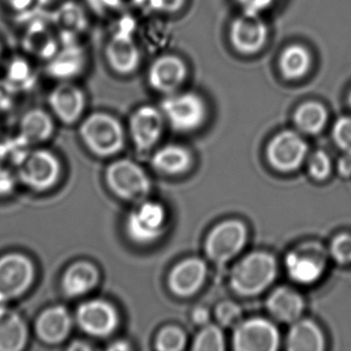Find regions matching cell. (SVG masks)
<instances>
[{
  "mask_svg": "<svg viewBox=\"0 0 351 351\" xmlns=\"http://www.w3.org/2000/svg\"><path fill=\"white\" fill-rule=\"evenodd\" d=\"M207 267L202 260L191 258L174 267L168 279L170 289L180 297L194 295L206 278Z\"/></svg>",
  "mask_w": 351,
  "mask_h": 351,
  "instance_id": "44dd1931",
  "label": "cell"
},
{
  "mask_svg": "<svg viewBox=\"0 0 351 351\" xmlns=\"http://www.w3.org/2000/svg\"><path fill=\"white\" fill-rule=\"evenodd\" d=\"M338 171L344 178L351 176V155L345 154L338 161Z\"/></svg>",
  "mask_w": 351,
  "mask_h": 351,
  "instance_id": "ee69618b",
  "label": "cell"
},
{
  "mask_svg": "<svg viewBox=\"0 0 351 351\" xmlns=\"http://www.w3.org/2000/svg\"><path fill=\"white\" fill-rule=\"evenodd\" d=\"M73 328V317L67 308L52 306L36 318V332L38 339L49 345L60 344L69 338Z\"/></svg>",
  "mask_w": 351,
  "mask_h": 351,
  "instance_id": "d6986e66",
  "label": "cell"
},
{
  "mask_svg": "<svg viewBox=\"0 0 351 351\" xmlns=\"http://www.w3.org/2000/svg\"><path fill=\"white\" fill-rule=\"evenodd\" d=\"M69 350L77 351V350H92L93 347L91 345L88 344L87 342H84V341H75V342L71 343L69 345Z\"/></svg>",
  "mask_w": 351,
  "mask_h": 351,
  "instance_id": "bcb514c9",
  "label": "cell"
},
{
  "mask_svg": "<svg viewBox=\"0 0 351 351\" xmlns=\"http://www.w3.org/2000/svg\"><path fill=\"white\" fill-rule=\"evenodd\" d=\"M217 317L221 326L233 328L242 322L241 308L233 302H223L217 306Z\"/></svg>",
  "mask_w": 351,
  "mask_h": 351,
  "instance_id": "d590c367",
  "label": "cell"
},
{
  "mask_svg": "<svg viewBox=\"0 0 351 351\" xmlns=\"http://www.w3.org/2000/svg\"><path fill=\"white\" fill-rule=\"evenodd\" d=\"M1 55H3V49H1V45H0V59H1Z\"/></svg>",
  "mask_w": 351,
  "mask_h": 351,
  "instance_id": "816d5d0a",
  "label": "cell"
},
{
  "mask_svg": "<svg viewBox=\"0 0 351 351\" xmlns=\"http://www.w3.org/2000/svg\"><path fill=\"white\" fill-rule=\"evenodd\" d=\"M347 99H348V104H349V106H350V108H351V89H350V91H349L348 98H347Z\"/></svg>",
  "mask_w": 351,
  "mask_h": 351,
  "instance_id": "f907efd6",
  "label": "cell"
},
{
  "mask_svg": "<svg viewBox=\"0 0 351 351\" xmlns=\"http://www.w3.org/2000/svg\"><path fill=\"white\" fill-rule=\"evenodd\" d=\"M326 254L318 244L309 243L287 254L285 267L289 277L302 285H311L322 277Z\"/></svg>",
  "mask_w": 351,
  "mask_h": 351,
  "instance_id": "4fadbf2b",
  "label": "cell"
},
{
  "mask_svg": "<svg viewBox=\"0 0 351 351\" xmlns=\"http://www.w3.org/2000/svg\"><path fill=\"white\" fill-rule=\"evenodd\" d=\"M5 79L18 90V92H21L32 87L36 77L32 64L26 59L15 57L8 64Z\"/></svg>",
  "mask_w": 351,
  "mask_h": 351,
  "instance_id": "4dcf8cb0",
  "label": "cell"
},
{
  "mask_svg": "<svg viewBox=\"0 0 351 351\" xmlns=\"http://www.w3.org/2000/svg\"><path fill=\"white\" fill-rule=\"evenodd\" d=\"M186 0H147V5L153 11L162 14H174L182 9Z\"/></svg>",
  "mask_w": 351,
  "mask_h": 351,
  "instance_id": "ab89813d",
  "label": "cell"
},
{
  "mask_svg": "<svg viewBox=\"0 0 351 351\" xmlns=\"http://www.w3.org/2000/svg\"><path fill=\"white\" fill-rule=\"evenodd\" d=\"M332 139L339 149L351 155V116H343L337 119L332 126Z\"/></svg>",
  "mask_w": 351,
  "mask_h": 351,
  "instance_id": "836d02e7",
  "label": "cell"
},
{
  "mask_svg": "<svg viewBox=\"0 0 351 351\" xmlns=\"http://www.w3.org/2000/svg\"><path fill=\"white\" fill-rule=\"evenodd\" d=\"M36 267L29 256L9 252L0 256V301L8 302L23 295L32 287Z\"/></svg>",
  "mask_w": 351,
  "mask_h": 351,
  "instance_id": "5b68a950",
  "label": "cell"
},
{
  "mask_svg": "<svg viewBox=\"0 0 351 351\" xmlns=\"http://www.w3.org/2000/svg\"><path fill=\"white\" fill-rule=\"evenodd\" d=\"M104 56L110 69L121 77L133 75L141 62L138 45L133 38L132 26L121 27L108 38Z\"/></svg>",
  "mask_w": 351,
  "mask_h": 351,
  "instance_id": "9c48e42d",
  "label": "cell"
},
{
  "mask_svg": "<svg viewBox=\"0 0 351 351\" xmlns=\"http://www.w3.org/2000/svg\"><path fill=\"white\" fill-rule=\"evenodd\" d=\"M5 160H7V149L5 143H0V167Z\"/></svg>",
  "mask_w": 351,
  "mask_h": 351,
  "instance_id": "681fc988",
  "label": "cell"
},
{
  "mask_svg": "<svg viewBox=\"0 0 351 351\" xmlns=\"http://www.w3.org/2000/svg\"><path fill=\"white\" fill-rule=\"evenodd\" d=\"M279 343L276 326L263 318L244 320L234 330V348L238 351H275Z\"/></svg>",
  "mask_w": 351,
  "mask_h": 351,
  "instance_id": "30bf717a",
  "label": "cell"
},
{
  "mask_svg": "<svg viewBox=\"0 0 351 351\" xmlns=\"http://www.w3.org/2000/svg\"><path fill=\"white\" fill-rule=\"evenodd\" d=\"M108 189L119 198L141 202L151 190V182L145 170L128 159L118 160L106 171Z\"/></svg>",
  "mask_w": 351,
  "mask_h": 351,
  "instance_id": "277c9868",
  "label": "cell"
},
{
  "mask_svg": "<svg viewBox=\"0 0 351 351\" xmlns=\"http://www.w3.org/2000/svg\"><path fill=\"white\" fill-rule=\"evenodd\" d=\"M60 1L61 0H36V3L40 5V8H48L57 5V3H60Z\"/></svg>",
  "mask_w": 351,
  "mask_h": 351,
  "instance_id": "c3c4849f",
  "label": "cell"
},
{
  "mask_svg": "<svg viewBox=\"0 0 351 351\" xmlns=\"http://www.w3.org/2000/svg\"><path fill=\"white\" fill-rule=\"evenodd\" d=\"M75 320L81 330L90 336L106 338L118 328L119 314L110 302L94 299L79 306Z\"/></svg>",
  "mask_w": 351,
  "mask_h": 351,
  "instance_id": "7c38bea8",
  "label": "cell"
},
{
  "mask_svg": "<svg viewBox=\"0 0 351 351\" xmlns=\"http://www.w3.org/2000/svg\"><path fill=\"white\" fill-rule=\"evenodd\" d=\"M130 348V345L125 342V341H116V342L112 343V344L108 347L110 350H129Z\"/></svg>",
  "mask_w": 351,
  "mask_h": 351,
  "instance_id": "7dc6e473",
  "label": "cell"
},
{
  "mask_svg": "<svg viewBox=\"0 0 351 351\" xmlns=\"http://www.w3.org/2000/svg\"><path fill=\"white\" fill-rule=\"evenodd\" d=\"M22 46L28 54L46 61L50 60L60 49L58 38L42 21L30 24L24 32Z\"/></svg>",
  "mask_w": 351,
  "mask_h": 351,
  "instance_id": "cb8c5ba5",
  "label": "cell"
},
{
  "mask_svg": "<svg viewBox=\"0 0 351 351\" xmlns=\"http://www.w3.org/2000/svg\"><path fill=\"white\" fill-rule=\"evenodd\" d=\"M328 120V112L324 104L307 101L298 106L293 114V122L301 132L317 134L324 130Z\"/></svg>",
  "mask_w": 351,
  "mask_h": 351,
  "instance_id": "f1b7e54d",
  "label": "cell"
},
{
  "mask_svg": "<svg viewBox=\"0 0 351 351\" xmlns=\"http://www.w3.org/2000/svg\"><path fill=\"white\" fill-rule=\"evenodd\" d=\"M162 114L166 122L178 132L196 130L206 119L204 100L194 92H174L166 95L161 104Z\"/></svg>",
  "mask_w": 351,
  "mask_h": 351,
  "instance_id": "3957f363",
  "label": "cell"
},
{
  "mask_svg": "<svg viewBox=\"0 0 351 351\" xmlns=\"http://www.w3.org/2000/svg\"><path fill=\"white\" fill-rule=\"evenodd\" d=\"M19 92L5 77L0 79V112H5L15 106Z\"/></svg>",
  "mask_w": 351,
  "mask_h": 351,
  "instance_id": "f35d334b",
  "label": "cell"
},
{
  "mask_svg": "<svg viewBox=\"0 0 351 351\" xmlns=\"http://www.w3.org/2000/svg\"><path fill=\"white\" fill-rule=\"evenodd\" d=\"M164 119L161 110L155 106H143L131 114L129 131L131 138L138 151H149L161 137Z\"/></svg>",
  "mask_w": 351,
  "mask_h": 351,
  "instance_id": "e0dca14e",
  "label": "cell"
},
{
  "mask_svg": "<svg viewBox=\"0 0 351 351\" xmlns=\"http://www.w3.org/2000/svg\"><path fill=\"white\" fill-rule=\"evenodd\" d=\"M307 149V143L299 133L285 130L270 141L267 149V158L271 166L278 171H293L303 163Z\"/></svg>",
  "mask_w": 351,
  "mask_h": 351,
  "instance_id": "5bb4252c",
  "label": "cell"
},
{
  "mask_svg": "<svg viewBox=\"0 0 351 351\" xmlns=\"http://www.w3.org/2000/svg\"><path fill=\"white\" fill-rule=\"evenodd\" d=\"M225 349V338L219 326L206 324L197 335L193 344L195 351H221Z\"/></svg>",
  "mask_w": 351,
  "mask_h": 351,
  "instance_id": "1f68e13d",
  "label": "cell"
},
{
  "mask_svg": "<svg viewBox=\"0 0 351 351\" xmlns=\"http://www.w3.org/2000/svg\"><path fill=\"white\" fill-rule=\"evenodd\" d=\"M188 73V66L182 58L176 55H163L149 66L147 83L155 91L169 95L184 85Z\"/></svg>",
  "mask_w": 351,
  "mask_h": 351,
  "instance_id": "2e32d148",
  "label": "cell"
},
{
  "mask_svg": "<svg viewBox=\"0 0 351 351\" xmlns=\"http://www.w3.org/2000/svg\"><path fill=\"white\" fill-rule=\"evenodd\" d=\"M278 65L285 80L297 81L303 79L312 67L311 53L302 45H291L281 53Z\"/></svg>",
  "mask_w": 351,
  "mask_h": 351,
  "instance_id": "83f0119b",
  "label": "cell"
},
{
  "mask_svg": "<svg viewBox=\"0 0 351 351\" xmlns=\"http://www.w3.org/2000/svg\"><path fill=\"white\" fill-rule=\"evenodd\" d=\"M209 317H210V315H209L208 310L206 308H196L195 311L193 312V320L200 326H206L208 324Z\"/></svg>",
  "mask_w": 351,
  "mask_h": 351,
  "instance_id": "f6af8a7d",
  "label": "cell"
},
{
  "mask_svg": "<svg viewBox=\"0 0 351 351\" xmlns=\"http://www.w3.org/2000/svg\"><path fill=\"white\" fill-rule=\"evenodd\" d=\"M47 62V73L51 77L58 82L73 81L85 71L87 54L77 43L63 45Z\"/></svg>",
  "mask_w": 351,
  "mask_h": 351,
  "instance_id": "ffe728a7",
  "label": "cell"
},
{
  "mask_svg": "<svg viewBox=\"0 0 351 351\" xmlns=\"http://www.w3.org/2000/svg\"><path fill=\"white\" fill-rule=\"evenodd\" d=\"M324 348V337L317 324L311 320L293 322L287 336V349L291 351H320Z\"/></svg>",
  "mask_w": 351,
  "mask_h": 351,
  "instance_id": "4316f807",
  "label": "cell"
},
{
  "mask_svg": "<svg viewBox=\"0 0 351 351\" xmlns=\"http://www.w3.org/2000/svg\"><path fill=\"white\" fill-rule=\"evenodd\" d=\"M80 136L86 147L98 157H112L124 147V127L110 112H95L86 117L80 126Z\"/></svg>",
  "mask_w": 351,
  "mask_h": 351,
  "instance_id": "6da1fadb",
  "label": "cell"
},
{
  "mask_svg": "<svg viewBox=\"0 0 351 351\" xmlns=\"http://www.w3.org/2000/svg\"><path fill=\"white\" fill-rule=\"evenodd\" d=\"M310 176L316 180H324L332 171V162L326 152L317 151L308 161Z\"/></svg>",
  "mask_w": 351,
  "mask_h": 351,
  "instance_id": "e575fe53",
  "label": "cell"
},
{
  "mask_svg": "<svg viewBox=\"0 0 351 351\" xmlns=\"http://www.w3.org/2000/svg\"><path fill=\"white\" fill-rule=\"evenodd\" d=\"M246 240L245 225L240 221L229 219L211 230L205 242V250L213 262L223 265L241 252Z\"/></svg>",
  "mask_w": 351,
  "mask_h": 351,
  "instance_id": "ba28073f",
  "label": "cell"
},
{
  "mask_svg": "<svg viewBox=\"0 0 351 351\" xmlns=\"http://www.w3.org/2000/svg\"><path fill=\"white\" fill-rule=\"evenodd\" d=\"M152 165L158 171L167 174H178L186 171L191 165V156L184 147L167 145L154 155Z\"/></svg>",
  "mask_w": 351,
  "mask_h": 351,
  "instance_id": "f546056e",
  "label": "cell"
},
{
  "mask_svg": "<svg viewBox=\"0 0 351 351\" xmlns=\"http://www.w3.org/2000/svg\"><path fill=\"white\" fill-rule=\"evenodd\" d=\"M55 130L54 119L43 108H32L22 117L19 123L20 138L28 145L49 141Z\"/></svg>",
  "mask_w": 351,
  "mask_h": 351,
  "instance_id": "603a6c76",
  "label": "cell"
},
{
  "mask_svg": "<svg viewBox=\"0 0 351 351\" xmlns=\"http://www.w3.org/2000/svg\"><path fill=\"white\" fill-rule=\"evenodd\" d=\"M167 213L163 205L154 201H141L126 219V233L133 242L149 244L164 233Z\"/></svg>",
  "mask_w": 351,
  "mask_h": 351,
  "instance_id": "52a82bcc",
  "label": "cell"
},
{
  "mask_svg": "<svg viewBox=\"0 0 351 351\" xmlns=\"http://www.w3.org/2000/svg\"><path fill=\"white\" fill-rule=\"evenodd\" d=\"M100 280L99 269L89 261L73 263L63 273L61 287L69 298H79L93 291Z\"/></svg>",
  "mask_w": 351,
  "mask_h": 351,
  "instance_id": "7402d4cb",
  "label": "cell"
},
{
  "mask_svg": "<svg viewBox=\"0 0 351 351\" xmlns=\"http://www.w3.org/2000/svg\"><path fill=\"white\" fill-rule=\"evenodd\" d=\"M28 328L25 320L13 310H0V351H20L25 348Z\"/></svg>",
  "mask_w": 351,
  "mask_h": 351,
  "instance_id": "d4e9b609",
  "label": "cell"
},
{
  "mask_svg": "<svg viewBox=\"0 0 351 351\" xmlns=\"http://www.w3.org/2000/svg\"><path fill=\"white\" fill-rule=\"evenodd\" d=\"M268 36V26L262 16L242 13L230 25V42L241 55L258 54L266 45Z\"/></svg>",
  "mask_w": 351,
  "mask_h": 351,
  "instance_id": "8fae6325",
  "label": "cell"
},
{
  "mask_svg": "<svg viewBox=\"0 0 351 351\" xmlns=\"http://www.w3.org/2000/svg\"><path fill=\"white\" fill-rule=\"evenodd\" d=\"M16 167L19 180L38 192L53 188L61 173L58 158L47 149L28 152Z\"/></svg>",
  "mask_w": 351,
  "mask_h": 351,
  "instance_id": "8992f818",
  "label": "cell"
},
{
  "mask_svg": "<svg viewBox=\"0 0 351 351\" xmlns=\"http://www.w3.org/2000/svg\"><path fill=\"white\" fill-rule=\"evenodd\" d=\"M5 5L16 13H25L32 9L36 0H3Z\"/></svg>",
  "mask_w": 351,
  "mask_h": 351,
  "instance_id": "7bdbcfd3",
  "label": "cell"
},
{
  "mask_svg": "<svg viewBox=\"0 0 351 351\" xmlns=\"http://www.w3.org/2000/svg\"><path fill=\"white\" fill-rule=\"evenodd\" d=\"M52 22L60 32L63 45L75 44L77 36L89 27L87 12L75 0L61 3L52 14Z\"/></svg>",
  "mask_w": 351,
  "mask_h": 351,
  "instance_id": "ac0fdd59",
  "label": "cell"
},
{
  "mask_svg": "<svg viewBox=\"0 0 351 351\" xmlns=\"http://www.w3.org/2000/svg\"><path fill=\"white\" fill-rule=\"evenodd\" d=\"M110 13H125L147 5V0H106Z\"/></svg>",
  "mask_w": 351,
  "mask_h": 351,
  "instance_id": "60d3db41",
  "label": "cell"
},
{
  "mask_svg": "<svg viewBox=\"0 0 351 351\" xmlns=\"http://www.w3.org/2000/svg\"><path fill=\"white\" fill-rule=\"evenodd\" d=\"M14 176L7 170L0 167V195L9 194L15 186Z\"/></svg>",
  "mask_w": 351,
  "mask_h": 351,
  "instance_id": "b9f144b4",
  "label": "cell"
},
{
  "mask_svg": "<svg viewBox=\"0 0 351 351\" xmlns=\"http://www.w3.org/2000/svg\"><path fill=\"white\" fill-rule=\"evenodd\" d=\"M277 264L268 252H256L248 254L235 265L231 272V287L238 295H256L262 293L274 281Z\"/></svg>",
  "mask_w": 351,
  "mask_h": 351,
  "instance_id": "7a4b0ae2",
  "label": "cell"
},
{
  "mask_svg": "<svg viewBox=\"0 0 351 351\" xmlns=\"http://www.w3.org/2000/svg\"><path fill=\"white\" fill-rule=\"evenodd\" d=\"M186 344V334L178 326H166L156 339V348L161 351L182 350Z\"/></svg>",
  "mask_w": 351,
  "mask_h": 351,
  "instance_id": "d6a6232c",
  "label": "cell"
},
{
  "mask_svg": "<svg viewBox=\"0 0 351 351\" xmlns=\"http://www.w3.org/2000/svg\"><path fill=\"white\" fill-rule=\"evenodd\" d=\"M267 307L277 320L289 324L300 319L305 304L297 291L289 287H278L269 295Z\"/></svg>",
  "mask_w": 351,
  "mask_h": 351,
  "instance_id": "484cf974",
  "label": "cell"
},
{
  "mask_svg": "<svg viewBox=\"0 0 351 351\" xmlns=\"http://www.w3.org/2000/svg\"><path fill=\"white\" fill-rule=\"evenodd\" d=\"M277 0H236L242 13L262 16L276 3Z\"/></svg>",
  "mask_w": 351,
  "mask_h": 351,
  "instance_id": "74e56055",
  "label": "cell"
},
{
  "mask_svg": "<svg viewBox=\"0 0 351 351\" xmlns=\"http://www.w3.org/2000/svg\"><path fill=\"white\" fill-rule=\"evenodd\" d=\"M51 112L63 124L79 122L87 106L85 92L73 81L59 82L48 96Z\"/></svg>",
  "mask_w": 351,
  "mask_h": 351,
  "instance_id": "9a60e30c",
  "label": "cell"
},
{
  "mask_svg": "<svg viewBox=\"0 0 351 351\" xmlns=\"http://www.w3.org/2000/svg\"><path fill=\"white\" fill-rule=\"evenodd\" d=\"M330 254L340 264H351V234L336 236L330 244Z\"/></svg>",
  "mask_w": 351,
  "mask_h": 351,
  "instance_id": "8d00e7d4",
  "label": "cell"
}]
</instances>
